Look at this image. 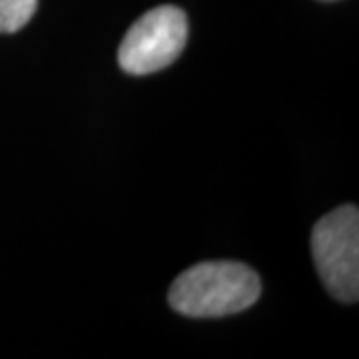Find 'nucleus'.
<instances>
[{
  "label": "nucleus",
  "instance_id": "f257e3e1",
  "mask_svg": "<svg viewBox=\"0 0 359 359\" xmlns=\"http://www.w3.org/2000/svg\"><path fill=\"white\" fill-rule=\"evenodd\" d=\"M262 283L254 269L240 262H204L180 273L168 302L190 318H222L252 308Z\"/></svg>",
  "mask_w": 359,
  "mask_h": 359
},
{
  "label": "nucleus",
  "instance_id": "f03ea898",
  "mask_svg": "<svg viewBox=\"0 0 359 359\" xmlns=\"http://www.w3.org/2000/svg\"><path fill=\"white\" fill-rule=\"evenodd\" d=\"M311 254L327 292L339 302L353 304L359 297V212L341 205L316 224Z\"/></svg>",
  "mask_w": 359,
  "mask_h": 359
},
{
  "label": "nucleus",
  "instance_id": "7ed1b4c3",
  "mask_svg": "<svg viewBox=\"0 0 359 359\" xmlns=\"http://www.w3.org/2000/svg\"><path fill=\"white\" fill-rule=\"evenodd\" d=\"M188 42L186 13L164 4L152 8L130 26L118 48L120 68L134 76L152 74L170 66Z\"/></svg>",
  "mask_w": 359,
  "mask_h": 359
},
{
  "label": "nucleus",
  "instance_id": "20e7f679",
  "mask_svg": "<svg viewBox=\"0 0 359 359\" xmlns=\"http://www.w3.org/2000/svg\"><path fill=\"white\" fill-rule=\"evenodd\" d=\"M39 0H0V34L18 32L36 13Z\"/></svg>",
  "mask_w": 359,
  "mask_h": 359
}]
</instances>
